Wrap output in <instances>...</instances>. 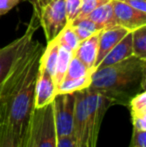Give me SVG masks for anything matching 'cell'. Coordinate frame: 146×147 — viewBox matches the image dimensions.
Masks as SVG:
<instances>
[{"label":"cell","instance_id":"cell-3","mask_svg":"<svg viewBox=\"0 0 146 147\" xmlns=\"http://www.w3.org/2000/svg\"><path fill=\"white\" fill-rule=\"evenodd\" d=\"M74 93L73 135L79 147H96L103 117L114 104L105 95L89 87Z\"/></svg>","mask_w":146,"mask_h":147},{"label":"cell","instance_id":"cell-5","mask_svg":"<svg viewBox=\"0 0 146 147\" xmlns=\"http://www.w3.org/2000/svg\"><path fill=\"white\" fill-rule=\"evenodd\" d=\"M57 134L53 118L52 103L34 108L23 147H56Z\"/></svg>","mask_w":146,"mask_h":147},{"label":"cell","instance_id":"cell-25","mask_svg":"<svg viewBox=\"0 0 146 147\" xmlns=\"http://www.w3.org/2000/svg\"><path fill=\"white\" fill-rule=\"evenodd\" d=\"M146 142V131L133 129L132 141L129 147H145Z\"/></svg>","mask_w":146,"mask_h":147},{"label":"cell","instance_id":"cell-21","mask_svg":"<svg viewBox=\"0 0 146 147\" xmlns=\"http://www.w3.org/2000/svg\"><path fill=\"white\" fill-rule=\"evenodd\" d=\"M128 106L131 111V117L146 115V92L145 90L135 94L129 100Z\"/></svg>","mask_w":146,"mask_h":147},{"label":"cell","instance_id":"cell-24","mask_svg":"<svg viewBox=\"0 0 146 147\" xmlns=\"http://www.w3.org/2000/svg\"><path fill=\"white\" fill-rule=\"evenodd\" d=\"M81 1L82 0H64L65 10H66V16L68 23H70L77 16L80 5H81Z\"/></svg>","mask_w":146,"mask_h":147},{"label":"cell","instance_id":"cell-19","mask_svg":"<svg viewBox=\"0 0 146 147\" xmlns=\"http://www.w3.org/2000/svg\"><path fill=\"white\" fill-rule=\"evenodd\" d=\"M56 39L61 47H64V48L68 49L69 51H71L73 53L76 50V48L78 47L80 42L75 31H74L72 26L69 23L59 33L58 36L56 37Z\"/></svg>","mask_w":146,"mask_h":147},{"label":"cell","instance_id":"cell-22","mask_svg":"<svg viewBox=\"0 0 146 147\" xmlns=\"http://www.w3.org/2000/svg\"><path fill=\"white\" fill-rule=\"evenodd\" d=\"M0 147H21L19 139L7 124H0Z\"/></svg>","mask_w":146,"mask_h":147},{"label":"cell","instance_id":"cell-6","mask_svg":"<svg viewBox=\"0 0 146 147\" xmlns=\"http://www.w3.org/2000/svg\"><path fill=\"white\" fill-rule=\"evenodd\" d=\"M36 15L38 17L39 25H41L44 31L47 43L56 38L63 28L68 24L64 0H54L49 2L41 7Z\"/></svg>","mask_w":146,"mask_h":147},{"label":"cell","instance_id":"cell-12","mask_svg":"<svg viewBox=\"0 0 146 147\" xmlns=\"http://www.w3.org/2000/svg\"><path fill=\"white\" fill-rule=\"evenodd\" d=\"M132 55V34H131V32H128L111 49L109 53L104 57L99 65L96 67V69L112 65V64L122 61V60L128 58Z\"/></svg>","mask_w":146,"mask_h":147},{"label":"cell","instance_id":"cell-28","mask_svg":"<svg viewBox=\"0 0 146 147\" xmlns=\"http://www.w3.org/2000/svg\"><path fill=\"white\" fill-rule=\"evenodd\" d=\"M20 0H0V15H4L14 8Z\"/></svg>","mask_w":146,"mask_h":147},{"label":"cell","instance_id":"cell-1","mask_svg":"<svg viewBox=\"0 0 146 147\" xmlns=\"http://www.w3.org/2000/svg\"><path fill=\"white\" fill-rule=\"evenodd\" d=\"M44 46L38 41L0 87V124H7L24 146L34 110L39 59Z\"/></svg>","mask_w":146,"mask_h":147},{"label":"cell","instance_id":"cell-15","mask_svg":"<svg viewBox=\"0 0 146 147\" xmlns=\"http://www.w3.org/2000/svg\"><path fill=\"white\" fill-rule=\"evenodd\" d=\"M91 75L81 78H64L56 87V94H69L83 90L90 86Z\"/></svg>","mask_w":146,"mask_h":147},{"label":"cell","instance_id":"cell-17","mask_svg":"<svg viewBox=\"0 0 146 147\" xmlns=\"http://www.w3.org/2000/svg\"><path fill=\"white\" fill-rule=\"evenodd\" d=\"M73 56V52L69 51L68 49L61 47L59 48L58 58H57L56 66H55L54 75H53V80H54L55 86H58L62 82V80L65 78L67 69H68L69 62L71 60V57Z\"/></svg>","mask_w":146,"mask_h":147},{"label":"cell","instance_id":"cell-7","mask_svg":"<svg viewBox=\"0 0 146 147\" xmlns=\"http://www.w3.org/2000/svg\"><path fill=\"white\" fill-rule=\"evenodd\" d=\"M75 93L56 94L52 101L53 118L57 138L73 134Z\"/></svg>","mask_w":146,"mask_h":147},{"label":"cell","instance_id":"cell-11","mask_svg":"<svg viewBox=\"0 0 146 147\" xmlns=\"http://www.w3.org/2000/svg\"><path fill=\"white\" fill-rule=\"evenodd\" d=\"M100 32L91 35L88 38L80 41L79 45L74 51L73 54L79 60H81L91 71L95 69V62L98 53V44H99Z\"/></svg>","mask_w":146,"mask_h":147},{"label":"cell","instance_id":"cell-13","mask_svg":"<svg viewBox=\"0 0 146 147\" xmlns=\"http://www.w3.org/2000/svg\"><path fill=\"white\" fill-rule=\"evenodd\" d=\"M59 48H60V45H59L57 39H53L52 41L47 43L46 47H44L40 55V59H39V68L44 70L52 77L54 75Z\"/></svg>","mask_w":146,"mask_h":147},{"label":"cell","instance_id":"cell-26","mask_svg":"<svg viewBox=\"0 0 146 147\" xmlns=\"http://www.w3.org/2000/svg\"><path fill=\"white\" fill-rule=\"evenodd\" d=\"M56 147H79L77 139L73 134L68 136L57 138V146Z\"/></svg>","mask_w":146,"mask_h":147},{"label":"cell","instance_id":"cell-14","mask_svg":"<svg viewBox=\"0 0 146 147\" xmlns=\"http://www.w3.org/2000/svg\"><path fill=\"white\" fill-rule=\"evenodd\" d=\"M87 18H89L91 21L100 26L102 29H106V28L114 27V26L118 25L114 15L111 1L94 9L87 16Z\"/></svg>","mask_w":146,"mask_h":147},{"label":"cell","instance_id":"cell-18","mask_svg":"<svg viewBox=\"0 0 146 147\" xmlns=\"http://www.w3.org/2000/svg\"><path fill=\"white\" fill-rule=\"evenodd\" d=\"M132 52L135 57L146 60V25H142L131 31Z\"/></svg>","mask_w":146,"mask_h":147},{"label":"cell","instance_id":"cell-9","mask_svg":"<svg viewBox=\"0 0 146 147\" xmlns=\"http://www.w3.org/2000/svg\"><path fill=\"white\" fill-rule=\"evenodd\" d=\"M55 96L56 86L53 77L39 68L34 94V108H42L52 103Z\"/></svg>","mask_w":146,"mask_h":147},{"label":"cell","instance_id":"cell-29","mask_svg":"<svg viewBox=\"0 0 146 147\" xmlns=\"http://www.w3.org/2000/svg\"><path fill=\"white\" fill-rule=\"evenodd\" d=\"M132 122L133 129L146 131V115H143V116H133Z\"/></svg>","mask_w":146,"mask_h":147},{"label":"cell","instance_id":"cell-8","mask_svg":"<svg viewBox=\"0 0 146 147\" xmlns=\"http://www.w3.org/2000/svg\"><path fill=\"white\" fill-rule=\"evenodd\" d=\"M117 24L129 32L142 25H146V14L131 8L120 0H111Z\"/></svg>","mask_w":146,"mask_h":147},{"label":"cell","instance_id":"cell-30","mask_svg":"<svg viewBox=\"0 0 146 147\" xmlns=\"http://www.w3.org/2000/svg\"><path fill=\"white\" fill-rule=\"evenodd\" d=\"M27 1L32 4V6H33V12L37 14L39 12V10L41 9V7L46 5L49 2L54 1V0H27Z\"/></svg>","mask_w":146,"mask_h":147},{"label":"cell","instance_id":"cell-27","mask_svg":"<svg viewBox=\"0 0 146 147\" xmlns=\"http://www.w3.org/2000/svg\"><path fill=\"white\" fill-rule=\"evenodd\" d=\"M120 1L126 3L133 9L146 14V0H120Z\"/></svg>","mask_w":146,"mask_h":147},{"label":"cell","instance_id":"cell-23","mask_svg":"<svg viewBox=\"0 0 146 147\" xmlns=\"http://www.w3.org/2000/svg\"><path fill=\"white\" fill-rule=\"evenodd\" d=\"M111 0H82L79 11H78V14L75 18L80 19V18L87 17L94 9H96L97 7L108 3Z\"/></svg>","mask_w":146,"mask_h":147},{"label":"cell","instance_id":"cell-4","mask_svg":"<svg viewBox=\"0 0 146 147\" xmlns=\"http://www.w3.org/2000/svg\"><path fill=\"white\" fill-rule=\"evenodd\" d=\"M38 29V17L33 13L27 29L20 37L0 48V87L16 69L34 43V34Z\"/></svg>","mask_w":146,"mask_h":147},{"label":"cell","instance_id":"cell-2","mask_svg":"<svg viewBox=\"0 0 146 147\" xmlns=\"http://www.w3.org/2000/svg\"><path fill=\"white\" fill-rule=\"evenodd\" d=\"M145 81L146 60L132 55L94 70L89 88L105 95L114 105L128 106L129 100L135 94L145 90Z\"/></svg>","mask_w":146,"mask_h":147},{"label":"cell","instance_id":"cell-10","mask_svg":"<svg viewBox=\"0 0 146 147\" xmlns=\"http://www.w3.org/2000/svg\"><path fill=\"white\" fill-rule=\"evenodd\" d=\"M128 32H129L128 30L125 29L124 27H121V26H119V25L101 30L100 36H99L97 58H96V62H95V69L100 64V62L103 60L104 57L109 53V51L111 49H112Z\"/></svg>","mask_w":146,"mask_h":147},{"label":"cell","instance_id":"cell-16","mask_svg":"<svg viewBox=\"0 0 146 147\" xmlns=\"http://www.w3.org/2000/svg\"><path fill=\"white\" fill-rule=\"evenodd\" d=\"M69 24L72 26V28L75 31L76 35H77L80 41L84 40V39L88 38L91 35L103 30L100 26H98L97 24L94 23L93 21H91L87 17L80 18V19L75 18Z\"/></svg>","mask_w":146,"mask_h":147},{"label":"cell","instance_id":"cell-20","mask_svg":"<svg viewBox=\"0 0 146 147\" xmlns=\"http://www.w3.org/2000/svg\"><path fill=\"white\" fill-rule=\"evenodd\" d=\"M91 70L73 54L71 57V60L69 62L68 69H67L66 75L65 78H81L85 77V76L91 75L92 74Z\"/></svg>","mask_w":146,"mask_h":147}]
</instances>
